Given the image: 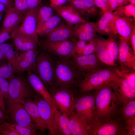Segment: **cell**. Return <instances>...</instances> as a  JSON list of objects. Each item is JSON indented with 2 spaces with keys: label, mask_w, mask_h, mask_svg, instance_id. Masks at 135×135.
Wrapping results in <instances>:
<instances>
[{
  "label": "cell",
  "mask_w": 135,
  "mask_h": 135,
  "mask_svg": "<svg viewBox=\"0 0 135 135\" xmlns=\"http://www.w3.org/2000/svg\"><path fill=\"white\" fill-rule=\"evenodd\" d=\"M36 94L27 78L15 76L9 80L8 99L20 102L27 99L33 98Z\"/></svg>",
  "instance_id": "obj_10"
},
{
  "label": "cell",
  "mask_w": 135,
  "mask_h": 135,
  "mask_svg": "<svg viewBox=\"0 0 135 135\" xmlns=\"http://www.w3.org/2000/svg\"><path fill=\"white\" fill-rule=\"evenodd\" d=\"M98 21L95 23L96 32L101 35L110 24L115 18L116 16L113 12L109 11L102 14Z\"/></svg>",
  "instance_id": "obj_30"
},
{
  "label": "cell",
  "mask_w": 135,
  "mask_h": 135,
  "mask_svg": "<svg viewBox=\"0 0 135 135\" xmlns=\"http://www.w3.org/2000/svg\"><path fill=\"white\" fill-rule=\"evenodd\" d=\"M38 53V51L35 49L24 52L19 56L20 58L26 60L36 69V60Z\"/></svg>",
  "instance_id": "obj_37"
},
{
  "label": "cell",
  "mask_w": 135,
  "mask_h": 135,
  "mask_svg": "<svg viewBox=\"0 0 135 135\" xmlns=\"http://www.w3.org/2000/svg\"><path fill=\"white\" fill-rule=\"evenodd\" d=\"M74 36L78 40L89 42L94 40L98 36L96 32H87L80 30L74 26L72 28Z\"/></svg>",
  "instance_id": "obj_34"
},
{
  "label": "cell",
  "mask_w": 135,
  "mask_h": 135,
  "mask_svg": "<svg viewBox=\"0 0 135 135\" xmlns=\"http://www.w3.org/2000/svg\"><path fill=\"white\" fill-rule=\"evenodd\" d=\"M9 32L5 30H1L0 32V46L4 43L10 38Z\"/></svg>",
  "instance_id": "obj_47"
},
{
  "label": "cell",
  "mask_w": 135,
  "mask_h": 135,
  "mask_svg": "<svg viewBox=\"0 0 135 135\" xmlns=\"http://www.w3.org/2000/svg\"><path fill=\"white\" fill-rule=\"evenodd\" d=\"M88 135H127L124 122L120 115L94 121Z\"/></svg>",
  "instance_id": "obj_5"
},
{
  "label": "cell",
  "mask_w": 135,
  "mask_h": 135,
  "mask_svg": "<svg viewBox=\"0 0 135 135\" xmlns=\"http://www.w3.org/2000/svg\"><path fill=\"white\" fill-rule=\"evenodd\" d=\"M34 101L37 105L40 116L48 130V135H60L55 122L54 108L40 96L36 94Z\"/></svg>",
  "instance_id": "obj_12"
},
{
  "label": "cell",
  "mask_w": 135,
  "mask_h": 135,
  "mask_svg": "<svg viewBox=\"0 0 135 135\" xmlns=\"http://www.w3.org/2000/svg\"><path fill=\"white\" fill-rule=\"evenodd\" d=\"M61 21L60 17L58 14H54L42 25L38 35L40 36H46L60 24L62 22Z\"/></svg>",
  "instance_id": "obj_31"
},
{
  "label": "cell",
  "mask_w": 135,
  "mask_h": 135,
  "mask_svg": "<svg viewBox=\"0 0 135 135\" xmlns=\"http://www.w3.org/2000/svg\"><path fill=\"white\" fill-rule=\"evenodd\" d=\"M15 71L9 63L0 64V78L10 80L15 76Z\"/></svg>",
  "instance_id": "obj_35"
},
{
  "label": "cell",
  "mask_w": 135,
  "mask_h": 135,
  "mask_svg": "<svg viewBox=\"0 0 135 135\" xmlns=\"http://www.w3.org/2000/svg\"><path fill=\"white\" fill-rule=\"evenodd\" d=\"M129 43L120 37L118 61L120 65V70L130 72H135V55L130 47Z\"/></svg>",
  "instance_id": "obj_15"
},
{
  "label": "cell",
  "mask_w": 135,
  "mask_h": 135,
  "mask_svg": "<svg viewBox=\"0 0 135 135\" xmlns=\"http://www.w3.org/2000/svg\"><path fill=\"white\" fill-rule=\"evenodd\" d=\"M135 20L131 18L116 17L114 20L116 34L129 42L130 38L135 30Z\"/></svg>",
  "instance_id": "obj_17"
},
{
  "label": "cell",
  "mask_w": 135,
  "mask_h": 135,
  "mask_svg": "<svg viewBox=\"0 0 135 135\" xmlns=\"http://www.w3.org/2000/svg\"><path fill=\"white\" fill-rule=\"evenodd\" d=\"M42 0H28L29 10H34L39 7Z\"/></svg>",
  "instance_id": "obj_48"
},
{
  "label": "cell",
  "mask_w": 135,
  "mask_h": 135,
  "mask_svg": "<svg viewBox=\"0 0 135 135\" xmlns=\"http://www.w3.org/2000/svg\"><path fill=\"white\" fill-rule=\"evenodd\" d=\"M96 38L88 42V43L82 49L74 53L80 55H85L94 53L96 46Z\"/></svg>",
  "instance_id": "obj_39"
},
{
  "label": "cell",
  "mask_w": 135,
  "mask_h": 135,
  "mask_svg": "<svg viewBox=\"0 0 135 135\" xmlns=\"http://www.w3.org/2000/svg\"><path fill=\"white\" fill-rule=\"evenodd\" d=\"M75 40L52 42L44 40L40 42L39 44L45 51L53 55L68 58L75 53Z\"/></svg>",
  "instance_id": "obj_11"
},
{
  "label": "cell",
  "mask_w": 135,
  "mask_h": 135,
  "mask_svg": "<svg viewBox=\"0 0 135 135\" xmlns=\"http://www.w3.org/2000/svg\"><path fill=\"white\" fill-rule=\"evenodd\" d=\"M130 4L135 6V0H129Z\"/></svg>",
  "instance_id": "obj_58"
},
{
  "label": "cell",
  "mask_w": 135,
  "mask_h": 135,
  "mask_svg": "<svg viewBox=\"0 0 135 135\" xmlns=\"http://www.w3.org/2000/svg\"><path fill=\"white\" fill-rule=\"evenodd\" d=\"M96 46L94 53L102 63L109 66L116 67V63L110 57L106 47V39L98 36L95 39Z\"/></svg>",
  "instance_id": "obj_24"
},
{
  "label": "cell",
  "mask_w": 135,
  "mask_h": 135,
  "mask_svg": "<svg viewBox=\"0 0 135 135\" xmlns=\"http://www.w3.org/2000/svg\"><path fill=\"white\" fill-rule=\"evenodd\" d=\"M12 124L19 135H37L41 134L38 132V130L21 126L15 123Z\"/></svg>",
  "instance_id": "obj_40"
},
{
  "label": "cell",
  "mask_w": 135,
  "mask_h": 135,
  "mask_svg": "<svg viewBox=\"0 0 135 135\" xmlns=\"http://www.w3.org/2000/svg\"><path fill=\"white\" fill-rule=\"evenodd\" d=\"M119 114L124 121L135 117V100L123 101L120 106Z\"/></svg>",
  "instance_id": "obj_29"
},
{
  "label": "cell",
  "mask_w": 135,
  "mask_h": 135,
  "mask_svg": "<svg viewBox=\"0 0 135 135\" xmlns=\"http://www.w3.org/2000/svg\"><path fill=\"white\" fill-rule=\"evenodd\" d=\"M14 5L16 11L25 14L29 10L28 0H14Z\"/></svg>",
  "instance_id": "obj_38"
},
{
  "label": "cell",
  "mask_w": 135,
  "mask_h": 135,
  "mask_svg": "<svg viewBox=\"0 0 135 135\" xmlns=\"http://www.w3.org/2000/svg\"><path fill=\"white\" fill-rule=\"evenodd\" d=\"M113 12L117 17L131 18L135 19V6L130 4L120 6Z\"/></svg>",
  "instance_id": "obj_33"
},
{
  "label": "cell",
  "mask_w": 135,
  "mask_h": 135,
  "mask_svg": "<svg viewBox=\"0 0 135 135\" xmlns=\"http://www.w3.org/2000/svg\"><path fill=\"white\" fill-rule=\"evenodd\" d=\"M55 72L58 87L77 90L82 78L70 57L57 56Z\"/></svg>",
  "instance_id": "obj_2"
},
{
  "label": "cell",
  "mask_w": 135,
  "mask_h": 135,
  "mask_svg": "<svg viewBox=\"0 0 135 135\" xmlns=\"http://www.w3.org/2000/svg\"><path fill=\"white\" fill-rule=\"evenodd\" d=\"M0 135H19L11 124L6 121H0Z\"/></svg>",
  "instance_id": "obj_36"
},
{
  "label": "cell",
  "mask_w": 135,
  "mask_h": 135,
  "mask_svg": "<svg viewBox=\"0 0 135 135\" xmlns=\"http://www.w3.org/2000/svg\"><path fill=\"white\" fill-rule=\"evenodd\" d=\"M27 78L36 94L41 96L52 106L56 108L47 88L38 75L32 71H29L28 72Z\"/></svg>",
  "instance_id": "obj_19"
},
{
  "label": "cell",
  "mask_w": 135,
  "mask_h": 135,
  "mask_svg": "<svg viewBox=\"0 0 135 135\" xmlns=\"http://www.w3.org/2000/svg\"><path fill=\"white\" fill-rule=\"evenodd\" d=\"M0 2L5 4L8 9L14 7V0H0Z\"/></svg>",
  "instance_id": "obj_53"
},
{
  "label": "cell",
  "mask_w": 135,
  "mask_h": 135,
  "mask_svg": "<svg viewBox=\"0 0 135 135\" xmlns=\"http://www.w3.org/2000/svg\"><path fill=\"white\" fill-rule=\"evenodd\" d=\"M74 112L81 116L90 127L95 120L96 106L93 90L76 96Z\"/></svg>",
  "instance_id": "obj_7"
},
{
  "label": "cell",
  "mask_w": 135,
  "mask_h": 135,
  "mask_svg": "<svg viewBox=\"0 0 135 135\" xmlns=\"http://www.w3.org/2000/svg\"><path fill=\"white\" fill-rule=\"evenodd\" d=\"M50 6L52 8L64 5L68 0H50Z\"/></svg>",
  "instance_id": "obj_50"
},
{
  "label": "cell",
  "mask_w": 135,
  "mask_h": 135,
  "mask_svg": "<svg viewBox=\"0 0 135 135\" xmlns=\"http://www.w3.org/2000/svg\"><path fill=\"white\" fill-rule=\"evenodd\" d=\"M114 35H111L106 40L108 51L111 59L116 63L118 61L119 53L118 45L114 37Z\"/></svg>",
  "instance_id": "obj_32"
},
{
  "label": "cell",
  "mask_w": 135,
  "mask_h": 135,
  "mask_svg": "<svg viewBox=\"0 0 135 135\" xmlns=\"http://www.w3.org/2000/svg\"><path fill=\"white\" fill-rule=\"evenodd\" d=\"M9 80L0 78V90L5 100L9 98Z\"/></svg>",
  "instance_id": "obj_43"
},
{
  "label": "cell",
  "mask_w": 135,
  "mask_h": 135,
  "mask_svg": "<svg viewBox=\"0 0 135 135\" xmlns=\"http://www.w3.org/2000/svg\"><path fill=\"white\" fill-rule=\"evenodd\" d=\"M96 6L101 10L102 14L109 12L107 5V0H94Z\"/></svg>",
  "instance_id": "obj_45"
},
{
  "label": "cell",
  "mask_w": 135,
  "mask_h": 135,
  "mask_svg": "<svg viewBox=\"0 0 135 135\" xmlns=\"http://www.w3.org/2000/svg\"><path fill=\"white\" fill-rule=\"evenodd\" d=\"M47 88L56 108L68 117L74 112L77 90L59 87Z\"/></svg>",
  "instance_id": "obj_6"
},
{
  "label": "cell",
  "mask_w": 135,
  "mask_h": 135,
  "mask_svg": "<svg viewBox=\"0 0 135 135\" xmlns=\"http://www.w3.org/2000/svg\"><path fill=\"white\" fill-rule=\"evenodd\" d=\"M45 40L50 42H58L68 40L74 36L72 28L62 22L46 36Z\"/></svg>",
  "instance_id": "obj_22"
},
{
  "label": "cell",
  "mask_w": 135,
  "mask_h": 135,
  "mask_svg": "<svg viewBox=\"0 0 135 135\" xmlns=\"http://www.w3.org/2000/svg\"><path fill=\"white\" fill-rule=\"evenodd\" d=\"M8 10L6 6L4 4L0 2V13L6 12Z\"/></svg>",
  "instance_id": "obj_55"
},
{
  "label": "cell",
  "mask_w": 135,
  "mask_h": 135,
  "mask_svg": "<svg viewBox=\"0 0 135 135\" xmlns=\"http://www.w3.org/2000/svg\"><path fill=\"white\" fill-rule=\"evenodd\" d=\"M129 42L131 45L132 52L135 55V30L133 32L131 36Z\"/></svg>",
  "instance_id": "obj_52"
},
{
  "label": "cell",
  "mask_w": 135,
  "mask_h": 135,
  "mask_svg": "<svg viewBox=\"0 0 135 135\" xmlns=\"http://www.w3.org/2000/svg\"><path fill=\"white\" fill-rule=\"evenodd\" d=\"M93 90L96 106L95 121L120 115L121 104L108 84Z\"/></svg>",
  "instance_id": "obj_1"
},
{
  "label": "cell",
  "mask_w": 135,
  "mask_h": 135,
  "mask_svg": "<svg viewBox=\"0 0 135 135\" xmlns=\"http://www.w3.org/2000/svg\"><path fill=\"white\" fill-rule=\"evenodd\" d=\"M39 7L34 10H29L22 24L14 30L31 38L38 44L40 43L36 32L37 16Z\"/></svg>",
  "instance_id": "obj_14"
},
{
  "label": "cell",
  "mask_w": 135,
  "mask_h": 135,
  "mask_svg": "<svg viewBox=\"0 0 135 135\" xmlns=\"http://www.w3.org/2000/svg\"><path fill=\"white\" fill-rule=\"evenodd\" d=\"M128 2L129 0H118V7L126 5Z\"/></svg>",
  "instance_id": "obj_56"
},
{
  "label": "cell",
  "mask_w": 135,
  "mask_h": 135,
  "mask_svg": "<svg viewBox=\"0 0 135 135\" xmlns=\"http://www.w3.org/2000/svg\"><path fill=\"white\" fill-rule=\"evenodd\" d=\"M2 13H0V22L2 18Z\"/></svg>",
  "instance_id": "obj_59"
},
{
  "label": "cell",
  "mask_w": 135,
  "mask_h": 135,
  "mask_svg": "<svg viewBox=\"0 0 135 135\" xmlns=\"http://www.w3.org/2000/svg\"><path fill=\"white\" fill-rule=\"evenodd\" d=\"M53 9L51 7L44 6L39 8L37 16L36 32L38 34L43 24L54 14Z\"/></svg>",
  "instance_id": "obj_28"
},
{
  "label": "cell",
  "mask_w": 135,
  "mask_h": 135,
  "mask_svg": "<svg viewBox=\"0 0 135 135\" xmlns=\"http://www.w3.org/2000/svg\"><path fill=\"white\" fill-rule=\"evenodd\" d=\"M74 26L87 32H96L95 23L88 21L74 25Z\"/></svg>",
  "instance_id": "obj_42"
},
{
  "label": "cell",
  "mask_w": 135,
  "mask_h": 135,
  "mask_svg": "<svg viewBox=\"0 0 135 135\" xmlns=\"http://www.w3.org/2000/svg\"><path fill=\"white\" fill-rule=\"evenodd\" d=\"M23 105L38 129L44 134L48 130L47 126L40 115L38 106L34 101L28 98L20 102Z\"/></svg>",
  "instance_id": "obj_20"
},
{
  "label": "cell",
  "mask_w": 135,
  "mask_h": 135,
  "mask_svg": "<svg viewBox=\"0 0 135 135\" xmlns=\"http://www.w3.org/2000/svg\"><path fill=\"white\" fill-rule=\"evenodd\" d=\"M124 122V128L127 135H135V117L128 119Z\"/></svg>",
  "instance_id": "obj_44"
},
{
  "label": "cell",
  "mask_w": 135,
  "mask_h": 135,
  "mask_svg": "<svg viewBox=\"0 0 135 135\" xmlns=\"http://www.w3.org/2000/svg\"><path fill=\"white\" fill-rule=\"evenodd\" d=\"M71 27L86 20L82 18L76 10L72 5H63L52 8Z\"/></svg>",
  "instance_id": "obj_18"
},
{
  "label": "cell",
  "mask_w": 135,
  "mask_h": 135,
  "mask_svg": "<svg viewBox=\"0 0 135 135\" xmlns=\"http://www.w3.org/2000/svg\"><path fill=\"white\" fill-rule=\"evenodd\" d=\"M46 51L38 53L36 58L37 75L47 88L58 87L55 72L56 58Z\"/></svg>",
  "instance_id": "obj_3"
},
{
  "label": "cell",
  "mask_w": 135,
  "mask_h": 135,
  "mask_svg": "<svg viewBox=\"0 0 135 135\" xmlns=\"http://www.w3.org/2000/svg\"><path fill=\"white\" fill-rule=\"evenodd\" d=\"M70 58L82 76V80L100 70L110 66L102 62L94 53L85 55H80L74 53Z\"/></svg>",
  "instance_id": "obj_8"
},
{
  "label": "cell",
  "mask_w": 135,
  "mask_h": 135,
  "mask_svg": "<svg viewBox=\"0 0 135 135\" xmlns=\"http://www.w3.org/2000/svg\"><path fill=\"white\" fill-rule=\"evenodd\" d=\"M0 108L2 112L7 114L4 100L0 90Z\"/></svg>",
  "instance_id": "obj_51"
},
{
  "label": "cell",
  "mask_w": 135,
  "mask_h": 135,
  "mask_svg": "<svg viewBox=\"0 0 135 135\" xmlns=\"http://www.w3.org/2000/svg\"><path fill=\"white\" fill-rule=\"evenodd\" d=\"M54 117L60 135H72L69 126L68 116L61 112L56 108L54 111Z\"/></svg>",
  "instance_id": "obj_27"
},
{
  "label": "cell",
  "mask_w": 135,
  "mask_h": 135,
  "mask_svg": "<svg viewBox=\"0 0 135 135\" xmlns=\"http://www.w3.org/2000/svg\"><path fill=\"white\" fill-rule=\"evenodd\" d=\"M108 11L113 12L118 7V0H107Z\"/></svg>",
  "instance_id": "obj_46"
},
{
  "label": "cell",
  "mask_w": 135,
  "mask_h": 135,
  "mask_svg": "<svg viewBox=\"0 0 135 135\" xmlns=\"http://www.w3.org/2000/svg\"><path fill=\"white\" fill-rule=\"evenodd\" d=\"M115 69L118 76L127 80L133 86H135V72H124L117 67H115Z\"/></svg>",
  "instance_id": "obj_41"
},
{
  "label": "cell",
  "mask_w": 135,
  "mask_h": 135,
  "mask_svg": "<svg viewBox=\"0 0 135 135\" xmlns=\"http://www.w3.org/2000/svg\"><path fill=\"white\" fill-rule=\"evenodd\" d=\"M1 28H0V32L1 31Z\"/></svg>",
  "instance_id": "obj_61"
},
{
  "label": "cell",
  "mask_w": 135,
  "mask_h": 135,
  "mask_svg": "<svg viewBox=\"0 0 135 135\" xmlns=\"http://www.w3.org/2000/svg\"><path fill=\"white\" fill-rule=\"evenodd\" d=\"M0 51L13 67L15 72L21 73L19 67V55L9 44L4 43L0 46Z\"/></svg>",
  "instance_id": "obj_26"
},
{
  "label": "cell",
  "mask_w": 135,
  "mask_h": 135,
  "mask_svg": "<svg viewBox=\"0 0 135 135\" xmlns=\"http://www.w3.org/2000/svg\"><path fill=\"white\" fill-rule=\"evenodd\" d=\"M117 75L115 67L108 66L86 76L79 83L77 94H81L108 84Z\"/></svg>",
  "instance_id": "obj_4"
},
{
  "label": "cell",
  "mask_w": 135,
  "mask_h": 135,
  "mask_svg": "<svg viewBox=\"0 0 135 135\" xmlns=\"http://www.w3.org/2000/svg\"><path fill=\"white\" fill-rule=\"evenodd\" d=\"M2 23L1 30L12 32L22 22L26 14L16 11L14 7L7 10Z\"/></svg>",
  "instance_id": "obj_21"
},
{
  "label": "cell",
  "mask_w": 135,
  "mask_h": 135,
  "mask_svg": "<svg viewBox=\"0 0 135 135\" xmlns=\"http://www.w3.org/2000/svg\"><path fill=\"white\" fill-rule=\"evenodd\" d=\"M86 42L84 40H75V53L77 51L82 49L87 44Z\"/></svg>",
  "instance_id": "obj_49"
},
{
  "label": "cell",
  "mask_w": 135,
  "mask_h": 135,
  "mask_svg": "<svg viewBox=\"0 0 135 135\" xmlns=\"http://www.w3.org/2000/svg\"><path fill=\"white\" fill-rule=\"evenodd\" d=\"M68 117L72 135H88L90 127L81 116L73 112Z\"/></svg>",
  "instance_id": "obj_23"
},
{
  "label": "cell",
  "mask_w": 135,
  "mask_h": 135,
  "mask_svg": "<svg viewBox=\"0 0 135 135\" xmlns=\"http://www.w3.org/2000/svg\"><path fill=\"white\" fill-rule=\"evenodd\" d=\"M14 45L18 50L24 51L36 49L37 43L31 38L14 30L10 34Z\"/></svg>",
  "instance_id": "obj_25"
},
{
  "label": "cell",
  "mask_w": 135,
  "mask_h": 135,
  "mask_svg": "<svg viewBox=\"0 0 135 135\" xmlns=\"http://www.w3.org/2000/svg\"><path fill=\"white\" fill-rule=\"evenodd\" d=\"M121 104L124 100H135V86L127 80L117 75L108 84Z\"/></svg>",
  "instance_id": "obj_13"
},
{
  "label": "cell",
  "mask_w": 135,
  "mask_h": 135,
  "mask_svg": "<svg viewBox=\"0 0 135 135\" xmlns=\"http://www.w3.org/2000/svg\"><path fill=\"white\" fill-rule=\"evenodd\" d=\"M6 59L5 56L0 51V63Z\"/></svg>",
  "instance_id": "obj_57"
},
{
  "label": "cell",
  "mask_w": 135,
  "mask_h": 135,
  "mask_svg": "<svg viewBox=\"0 0 135 135\" xmlns=\"http://www.w3.org/2000/svg\"><path fill=\"white\" fill-rule=\"evenodd\" d=\"M6 114L9 120L17 125L38 130L23 104L20 102L7 99L4 100Z\"/></svg>",
  "instance_id": "obj_9"
},
{
  "label": "cell",
  "mask_w": 135,
  "mask_h": 135,
  "mask_svg": "<svg viewBox=\"0 0 135 135\" xmlns=\"http://www.w3.org/2000/svg\"><path fill=\"white\" fill-rule=\"evenodd\" d=\"M72 0H68V1H72Z\"/></svg>",
  "instance_id": "obj_60"
},
{
  "label": "cell",
  "mask_w": 135,
  "mask_h": 135,
  "mask_svg": "<svg viewBox=\"0 0 135 135\" xmlns=\"http://www.w3.org/2000/svg\"><path fill=\"white\" fill-rule=\"evenodd\" d=\"M71 2V5L86 20L96 17L100 13L94 0H72Z\"/></svg>",
  "instance_id": "obj_16"
},
{
  "label": "cell",
  "mask_w": 135,
  "mask_h": 135,
  "mask_svg": "<svg viewBox=\"0 0 135 135\" xmlns=\"http://www.w3.org/2000/svg\"><path fill=\"white\" fill-rule=\"evenodd\" d=\"M8 120L9 118L7 115L4 114L0 108V121Z\"/></svg>",
  "instance_id": "obj_54"
}]
</instances>
